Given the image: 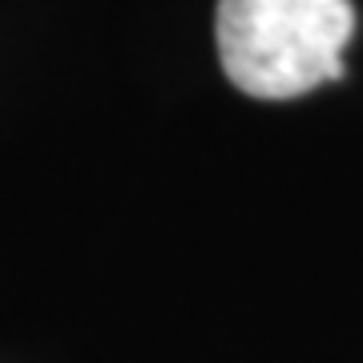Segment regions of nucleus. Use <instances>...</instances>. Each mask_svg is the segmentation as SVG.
Here are the masks:
<instances>
[{
  "instance_id": "obj_1",
  "label": "nucleus",
  "mask_w": 363,
  "mask_h": 363,
  "mask_svg": "<svg viewBox=\"0 0 363 363\" xmlns=\"http://www.w3.org/2000/svg\"><path fill=\"white\" fill-rule=\"evenodd\" d=\"M351 0H218L214 40L234 89L286 101L343 77Z\"/></svg>"
}]
</instances>
